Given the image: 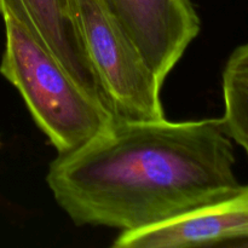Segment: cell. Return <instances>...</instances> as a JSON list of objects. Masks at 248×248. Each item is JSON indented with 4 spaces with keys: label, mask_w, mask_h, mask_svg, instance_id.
I'll return each mask as SVG.
<instances>
[{
    "label": "cell",
    "mask_w": 248,
    "mask_h": 248,
    "mask_svg": "<svg viewBox=\"0 0 248 248\" xmlns=\"http://www.w3.org/2000/svg\"><path fill=\"white\" fill-rule=\"evenodd\" d=\"M103 1L164 84L200 33V17L191 0Z\"/></svg>",
    "instance_id": "obj_4"
},
{
    "label": "cell",
    "mask_w": 248,
    "mask_h": 248,
    "mask_svg": "<svg viewBox=\"0 0 248 248\" xmlns=\"http://www.w3.org/2000/svg\"><path fill=\"white\" fill-rule=\"evenodd\" d=\"M0 147H1V142H0Z\"/></svg>",
    "instance_id": "obj_8"
},
{
    "label": "cell",
    "mask_w": 248,
    "mask_h": 248,
    "mask_svg": "<svg viewBox=\"0 0 248 248\" xmlns=\"http://www.w3.org/2000/svg\"><path fill=\"white\" fill-rule=\"evenodd\" d=\"M72 7L102 98L116 120L164 119V84L103 0H72Z\"/></svg>",
    "instance_id": "obj_3"
},
{
    "label": "cell",
    "mask_w": 248,
    "mask_h": 248,
    "mask_svg": "<svg viewBox=\"0 0 248 248\" xmlns=\"http://www.w3.org/2000/svg\"><path fill=\"white\" fill-rule=\"evenodd\" d=\"M234 142L220 119L115 120L52 160L46 183L74 224L136 232L234 193Z\"/></svg>",
    "instance_id": "obj_1"
},
{
    "label": "cell",
    "mask_w": 248,
    "mask_h": 248,
    "mask_svg": "<svg viewBox=\"0 0 248 248\" xmlns=\"http://www.w3.org/2000/svg\"><path fill=\"white\" fill-rule=\"evenodd\" d=\"M2 19L0 74L16 87L58 154L82 147L115 123L103 99L79 84L24 22L11 15Z\"/></svg>",
    "instance_id": "obj_2"
},
{
    "label": "cell",
    "mask_w": 248,
    "mask_h": 248,
    "mask_svg": "<svg viewBox=\"0 0 248 248\" xmlns=\"http://www.w3.org/2000/svg\"><path fill=\"white\" fill-rule=\"evenodd\" d=\"M222 91L223 127L248 156V43L237 46L228 57L222 74Z\"/></svg>",
    "instance_id": "obj_7"
},
{
    "label": "cell",
    "mask_w": 248,
    "mask_h": 248,
    "mask_svg": "<svg viewBox=\"0 0 248 248\" xmlns=\"http://www.w3.org/2000/svg\"><path fill=\"white\" fill-rule=\"evenodd\" d=\"M248 246V186L156 225L120 232L115 248Z\"/></svg>",
    "instance_id": "obj_5"
},
{
    "label": "cell",
    "mask_w": 248,
    "mask_h": 248,
    "mask_svg": "<svg viewBox=\"0 0 248 248\" xmlns=\"http://www.w3.org/2000/svg\"><path fill=\"white\" fill-rule=\"evenodd\" d=\"M0 15L24 22L79 84L102 98L82 47L72 0H0Z\"/></svg>",
    "instance_id": "obj_6"
}]
</instances>
